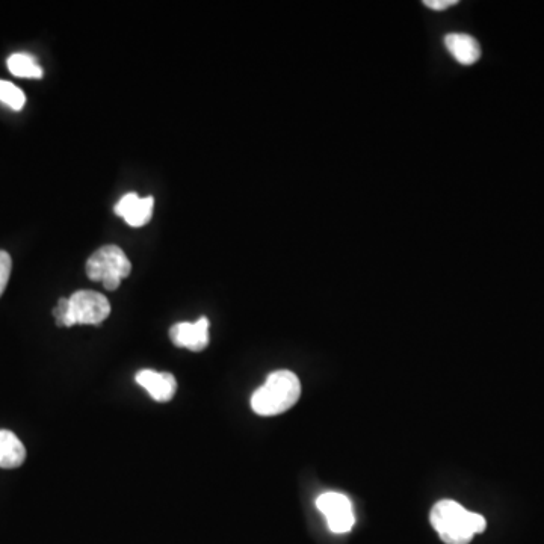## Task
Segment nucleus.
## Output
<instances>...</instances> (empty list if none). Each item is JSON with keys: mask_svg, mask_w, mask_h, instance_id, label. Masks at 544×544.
Here are the masks:
<instances>
[{"mask_svg": "<svg viewBox=\"0 0 544 544\" xmlns=\"http://www.w3.org/2000/svg\"><path fill=\"white\" fill-rule=\"evenodd\" d=\"M430 519L446 544H469L475 534L486 531L487 526L481 514L467 511L463 505L449 499L434 505Z\"/></svg>", "mask_w": 544, "mask_h": 544, "instance_id": "f257e3e1", "label": "nucleus"}, {"mask_svg": "<svg viewBox=\"0 0 544 544\" xmlns=\"http://www.w3.org/2000/svg\"><path fill=\"white\" fill-rule=\"evenodd\" d=\"M301 396V383L291 371L268 375L265 384L251 396V408L259 416H277L288 412Z\"/></svg>", "mask_w": 544, "mask_h": 544, "instance_id": "f03ea898", "label": "nucleus"}, {"mask_svg": "<svg viewBox=\"0 0 544 544\" xmlns=\"http://www.w3.org/2000/svg\"><path fill=\"white\" fill-rule=\"evenodd\" d=\"M130 271L132 263L117 245L99 248L87 262L88 279L102 282L103 288L108 291L120 288L121 280L129 277Z\"/></svg>", "mask_w": 544, "mask_h": 544, "instance_id": "7ed1b4c3", "label": "nucleus"}, {"mask_svg": "<svg viewBox=\"0 0 544 544\" xmlns=\"http://www.w3.org/2000/svg\"><path fill=\"white\" fill-rule=\"evenodd\" d=\"M111 315V304L105 295L94 291H78L68 298L64 327L100 325Z\"/></svg>", "mask_w": 544, "mask_h": 544, "instance_id": "20e7f679", "label": "nucleus"}, {"mask_svg": "<svg viewBox=\"0 0 544 544\" xmlns=\"http://www.w3.org/2000/svg\"><path fill=\"white\" fill-rule=\"evenodd\" d=\"M316 507L327 519L328 528L336 534H345L356 523L353 504L348 496L337 492H327L316 499Z\"/></svg>", "mask_w": 544, "mask_h": 544, "instance_id": "39448f33", "label": "nucleus"}, {"mask_svg": "<svg viewBox=\"0 0 544 544\" xmlns=\"http://www.w3.org/2000/svg\"><path fill=\"white\" fill-rule=\"evenodd\" d=\"M170 337L176 347L200 353L209 345V319L203 316L197 322H179L171 327Z\"/></svg>", "mask_w": 544, "mask_h": 544, "instance_id": "423d86ee", "label": "nucleus"}, {"mask_svg": "<svg viewBox=\"0 0 544 544\" xmlns=\"http://www.w3.org/2000/svg\"><path fill=\"white\" fill-rule=\"evenodd\" d=\"M153 206V197L141 198L135 192H130L115 204L114 212L118 217L124 218L129 226L143 227L152 220Z\"/></svg>", "mask_w": 544, "mask_h": 544, "instance_id": "0eeeda50", "label": "nucleus"}, {"mask_svg": "<svg viewBox=\"0 0 544 544\" xmlns=\"http://www.w3.org/2000/svg\"><path fill=\"white\" fill-rule=\"evenodd\" d=\"M136 383L150 393L155 401L168 402L174 398L177 390V381L173 374L156 372L152 369H143L135 377Z\"/></svg>", "mask_w": 544, "mask_h": 544, "instance_id": "6e6552de", "label": "nucleus"}, {"mask_svg": "<svg viewBox=\"0 0 544 544\" xmlns=\"http://www.w3.org/2000/svg\"><path fill=\"white\" fill-rule=\"evenodd\" d=\"M445 46L452 58L461 65H473L481 56V47L472 35L454 32L445 37Z\"/></svg>", "mask_w": 544, "mask_h": 544, "instance_id": "1a4fd4ad", "label": "nucleus"}, {"mask_svg": "<svg viewBox=\"0 0 544 544\" xmlns=\"http://www.w3.org/2000/svg\"><path fill=\"white\" fill-rule=\"evenodd\" d=\"M26 460V448L13 431L0 430V467L17 469Z\"/></svg>", "mask_w": 544, "mask_h": 544, "instance_id": "9d476101", "label": "nucleus"}, {"mask_svg": "<svg viewBox=\"0 0 544 544\" xmlns=\"http://www.w3.org/2000/svg\"><path fill=\"white\" fill-rule=\"evenodd\" d=\"M8 70L17 78L41 79L43 68L28 53H14L8 58Z\"/></svg>", "mask_w": 544, "mask_h": 544, "instance_id": "9b49d317", "label": "nucleus"}, {"mask_svg": "<svg viewBox=\"0 0 544 544\" xmlns=\"http://www.w3.org/2000/svg\"><path fill=\"white\" fill-rule=\"evenodd\" d=\"M0 102L10 106L14 111L25 108L26 96L13 82L0 81Z\"/></svg>", "mask_w": 544, "mask_h": 544, "instance_id": "f8f14e48", "label": "nucleus"}, {"mask_svg": "<svg viewBox=\"0 0 544 544\" xmlns=\"http://www.w3.org/2000/svg\"><path fill=\"white\" fill-rule=\"evenodd\" d=\"M11 269H13V260L7 251L0 250V297L4 295L10 282Z\"/></svg>", "mask_w": 544, "mask_h": 544, "instance_id": "ddd939ff", "label": "nucleus"}, {"mask_svg": "<svg viewBox=\"0 0 544 544\" xmlns=\"http://www.w3.org/2000/svg\"><path fill=\"white\" fill-rule=\"evenodd\" d=\"M67 313H68V298H61V300L58 301V306H56L55 310H53V316H55L56 324H58L59 327H64L65 318H67Z\"/></svg>", "mask_w": 544, "mask_h": 544, "instance_id": "4468645a", "label": "nucleus"}, {"mask_svg": "<svg viewBox=\"0 0 544 544\" xmlns=\"http://www.w3.org/2000/svg\"><path fill=\"white\" fill-rule=\"evenodd\" d=\"M457 4V0H425L424 2L425 7L434 11H445Z\"/></svg>", "mask_w": 544, "mask_h": 544, "instance_id": "2eb2a0df", "label": "nucleus"}]
</instances>
